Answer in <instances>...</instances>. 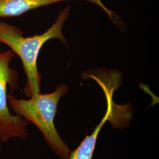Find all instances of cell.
I'll return each mask as SVG.
<instances>
[{
	"label": "cell",
	"instance_id": "cell-1",
	"mask_svg": "<svg viewBox=\"0 0 159 159\" xmlns=\"http://www.w3.org/2000/svg\"><path fill=\"white\" fill-rule=\"evenodd\" d=\"M70 6L59 12L54 23L44 33L33 36L24 37L22 30L15 25L4 21L0 22V44L10 47L21 60L23 69L27 77V83L23 91L31 98L41 93V76L37 68V59L43 46L48 40L56 39L66 43L62 34L64 21L70 15Z\"/></svg>",
	"mask_w": 159,
	"mask_h": 159
},
{
	"label": "cell",
	"instance_id": "cell-2",
	"mask_svg": "<svg viewBox=\"0 0 159 159\" xmlns=\"http://www.w3.org/2000/svg\"><path fill=\"white\" fill-rule=\"evenodd\" d=\"M68 86L58 85L51 93H39L29 100L18 99L12 94L7 95L9 106L16 113L35 125L47 144L61 159H69L71 151L60 137L54 125L60 98L68 92Z\"/></svg>",
	"mask_w": 159,
	"mask_h": 159
},
{
	"label": "cell",
	"instance_id": "cell-3",
	"mask_svg": "<svg viewBox=\"0 0 159 159\" xmlns=\"http://www.w3.org/2000/svg\"><path fill=\"white\" fill-rule=\"evenodd\" d=\"M15 54L11 50L2 51L0 45V142L5 143L11 139H25L28 134V120L12 114L8 108L7 87L14 93L18 88V74L10 67Z\"/></svg>",
	"mask_w": 159,
	"mask_h": 159
},
{
	"label": "cell",
	"instance_id": "cell-4",
	"mask_svg": "<svg viewBox=\"0 0 159 159\" xmlns=\"http://www.w3.org/2000/svg\"><path fill=\"white\" fill-rule=\"evenodd\" d=\"M71 0H0V17H19L31 10ZM104 8L101 0H84Z\"/></svg>",
	"mask_w": 159,
	"mask_h": 159
},
{
	"label": "cell",
	"instance_id": "cell-5",
	"mask_svg": "<svg viewBox=\"0 0 159 159\" xmlns=\"http://www.w3.org/2000/svg\"><path fill=\"white\" fill-rule=\"evenodd\" d=\"M111 110L108 108L105 116L91 134L85 136L79 146L74 151L71 152L69 159H92L98 134L106 121H111Z\"/></svg>",
	"mask_w": 159,
	"mask_h": 159
},
{
	"label": "cell",
	"instance_id": "cell-6",
	"mask_svg": "<svg viewBox=\"0 0 159 159\" xmlns=\"http://www.w3.org/2000/svg\"><path fill=\"white\" fill-rule=\"evenodd\" d=\"M1 143H0V153H1Z\"/></svg>",
	"mask_w": 159,
	"mask_h": 159
}]
</instances>
